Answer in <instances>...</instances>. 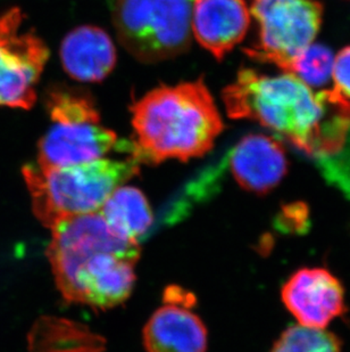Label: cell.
<instances>
[{
    "mask_svg": "<svg viewBox=\"0 0 350 352\" xmlns=\"http://www.w3.org/2000/svg\"><path fill=\"white\" fill-rule=\"evenodd\" d=\"M324 178L350 199V133L344 147L329 157L315 159Z\"/></svg>",
    "mask_w": 350,
    "mask_h": 352,
    "instance_id": "cell-18",
    "label": "cell"
},
{
    "mask_svg": "<svg viewBox=\"0 0 350 352\" xmlns=\"http://www.w3.org/2000/svg\"><path fill=\"white\" fill-rule=\"evenodd\" d=\"M143 343L148 352H206L207 331L190 310L166 305L147 322Z\"/></svg>",
    "mask_w": 350,
    "mask_h": 352,
    "instance_id": "cell-13",
    "label": "cell"
},
{
    "mask_svg": "<svg viewBox=\"0 0 350 352\" xmlns=\"http://www.w3.org/2000/svg\"><path fill=\"white\" fill-rule=\"evenodd\" d=\"M250 25V12L245 0H195L192 34L200 46L223 60L245 39Z\"/></svg>",
    "mask_w": 350,
    "mask_h": 352,
    "instance_id": "cell-11",
    "label": "cell"
},
{
    "mask_svg": "<svg viewBox=\"0 0 350 352\" xmlns=\"http://www.w3.org/2000/svg\"><path fill=\"white\" fill-rule=\"evenodd\" d=\"M272 352H341V342L324 329L291 326L282 333Z\"/></svg>",
    "mask_w": 350,
    "mask_h": 352,
    "instance_id": "cell-16",
    "label": "cell"
},
{
    "mask_svg": "<svg viewBox=\"0 0 350 352\" xmlns=\"http://www.w3.org/2000/svg\"><path fill=\"white\" fill-rule=\"evenodd\" d=\"M140 163L126 160H95L67 166H23L24 180L34 214L53 228L62 220L100 211L107 197L139 173Z\"/></svg>",
    "mask_w": 350,
    "mask_h": 352,
    "instance_id": "cell-4",
    "label": "cell"
},
{
    "mask_svg": "<svg viewBox=\"0 0 350 352\" xmlns=\"http://www.w3.org/2000/svg\"><path fill=\"white\" fill-rule=\"evenodd\" d=\"M222 100L231 119L256 121L314 159L337 153L349 136L348 98L336 89L314 94L288 72L270 77L242 69Z\"/></svg>",
    "mask_w": 350,
    "mask_h": 352,
    "instance_id": "cell-1",
    "label": "cell"
},
{
    "mask_svg": "<svg viewBox=\"0 0 350 352\" xmlns=\"http://www.w3.org/2000/svg\"><path fill=\"white\" fill-rule=\"evenodd\" d=\"M334 57L330 48L324 45H310L305 48L288 69L308 87H322L332 78Z\"/></svg>",
    "mask_w": 350,
    "mask_h": 352,
    "instance_id": "cell-17",
    "label": "cell"
},
{
    "mask_svg": "<svg viewBox=\"0 0 350 352\" xmlns=\"http://www.w3.org/2000/svg\"><path fill=\"white\" fill-rule=\"evenodd\" d=\"M336 88L346 98H350V46L346 47L334 58L332 71Z\"/></svg>",
    "mask_w": 350,
    "mask_h": 352,
    "instance_id": "cell-19",
    "label": "cell"
},
{
    "mask_svg": "<svg viewBox=\"0 0 350 352\" xmlns=\"http://www.w3.org/2000/svg\"><path fill=\"white\" fill-rule=\"evenodd\" d=\"M282 301L299 325L325 329L346 311L344 287L324 268L298 270L282 287Z\"/></svg>",
    "mask_w": 350,
    "mask_h": 352,
    "instance_id": "cell-9",
    "label": "cell"
},
{
    "mask_svg": "<svg viewBox=\"0 0 350 352\" xmlns=\"http://www.w3.org/2000/svg\"><path fill=\"white\" fill-rule=\"evenodd\" d=\"M51 232L47 256L64 299L108 309L129 298L140 256L137 241L115 233L100 211L62 220Z\"/></svg>",
    "mask_w": 350,
    "mask_h": 352,
    "instance_id": "cell-2",
    "label": "cell"
},
{
    "mask_svg": "<svg viewBox=\"0 0 350 352\" xmlns=\"http://www.w3.org/2000/svg\"><path fill=\"white\" fill-rule=\"evenodd\" d=\"M194 1L113 0V23L119 43L142 63L185 53L191 45Z\"/></svg>",
    "mask_w": 350,
    "mask_h": 352,
    "instance_id": "cell-6",
    "label": "cell"
},
{
    "mask_svg": "<svg viewBox=\"0 0 350 352\" xmlns=\"http://www.w3.org/2000/svg\"><path fill=\"white\" fill-rule=\"evenodd\" d=\"M49 55L46 43L25 28L20 8H10L0 16V107H34Z\"/></svg>",
    "mask_w": 350,
    "mask_h": 352,
    "instance_id": "cell-8",
    "label": "cell"
},
{
    "mask_svg": "<svg viewBox=\"0 0 350 352\" xmlns=\"http://www.w3.org/2000/svg\"><path fill=\"white\" fill-rule=\"evenodd\" d=\"M133 140L124 144L137 162L202 157L224 129L205 81L157 87L131 107Z\"/></svg>",
    "mask_w": 350,
    "mask_h": 352,
    "instance_id": "cell-3",
    "label": "cell"
},
{
    "mask_svg": "<svg viewBox=\"0 0 350 352\" xmlns=\"http://www.w3.org/2000/svg\"><path fill=\"white\" fill-rule=\"evenodd\" d=\"M257 34L244 48L251 60L275 64L287 72L320 31L323 6L315 0H249Z\"/></svg>",
    "mask_w": 350,
    "mask_h": 352,
    "instance_id": "cell-7",
    "label": "cell"
},
{
    "mask_svg": "<svg viewBox=\"0 0 350 352\" xmlns=\"http://www.w3.org/2000/svg\"><path fill=\"white\" fill-rule=\"evenodd\" d=\"M64 70L81 82H100L116 64L112 39L100 28L82 25L67 34L60 45Z\"/></svg>",
    "mask_w": 350,
    "mask_h": 352,
    "instance_id": "cell-12",
    "label": "cell"
},
{
    "mask_svg": "<svg viewBox=\"0 0 350 352\" xmlns=\"http://www.w3.org/2000/svg\"><path fill=\"white\" fill-rule=\"evenodd\" d=\"M194 296L190 293L185 292L178 287H171L165 291V301L167 305H174L178 307H190L194 302Z\"/></svg>",
    "mask_w": 350,
    "mask_h": 352,
    "instance_id": "cell-20",
    "label": "cell"
},
{
    "mask_svg": "<svg viewBox=\"0 0 350 352\" xmlns=\"http://www.w3.org/2000/svg\"><path fill=\"white\" fill-rule=\"evenodd\" d=\"M106 223L115 233L137 241L152 227V209L139 188L119 186L107 197L100 210Z\"/></svg>",
    "mask_w": 350,
    "mask_h": 352,
    "instance_id": "cell-15",
    "label": "cell"
},
{
    "mask_svg": "<svg viewBox=\"0 0 350 352\" xmlns=\"http://www.w3.org/2000/svg\"><path fill=\"white\" fill-rule=\"evenodd\" d=\"M30 352H103L106 341L70 319L41 317L29 333Z\"/></svg>",
    "mask_w": 350,
    "mask_h": 352,
    "instance_id": "cell-14",
    "label": "cell"
},
{
    "mask_svg": "<svg viewBox=\"0 0 350 352\" xmlns=\"http://www.w3.org/2000/svg\"><path fill=\"white\" fill-rule=\"evenodd\" d=\"M45 100L53 124L38 144L39 166L91 162L117 145L116 133L102 126L96 102L86 90L55 86Z\"/></svg>",
    "mask_w": 350,
    "mask_h": 352,
    "instance_id": "cell-5",
    "label": "cell"
},
{
    "mask_svg": "<svg viewBox=\"0 0 350 352\" xmlns=\"http://www.w3.org/2000/svg\"><path fill=\"white\" fill-rule=\"evenodd\" d=\"M226 159L237 183L253 193L268 194L287 173V154L275 137L248 135L232 148Z\"/></svg>",
    "mask_w": 350,
    "mask_h": 352,
    "instance_id": "cell-10",
    "label": "cell"
}]
</instances>
